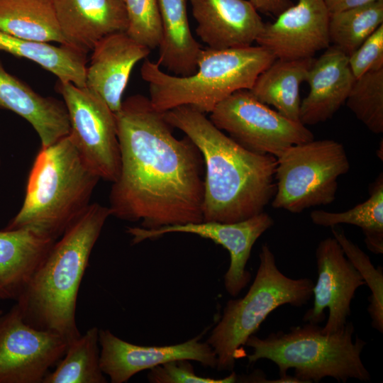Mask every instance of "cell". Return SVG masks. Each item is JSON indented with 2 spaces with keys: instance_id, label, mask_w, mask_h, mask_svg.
I'll list each match as a JSON object with an SVG mask.
<instances>
[{
  "instance_id": "1",
  "label": "cell",
  "mask_w": 383,
  "mask_h": 383,
  "mask_svg": "<svg viewBox=\"0 0 383 383\" xmlns=\"http://www.w3.org/2000/svg\"><path fill=\"white\" fill-rule=\"evenodd\" d=\"M115 117L121 167L111 216L150 230L202 222L205 167L196 145L175 138L164 112L143 95L123 101Z\"/></svg>"
},
{
  "instance_id": "2",
  "label": "cell",
  "mask_w": 383,
  "mask_h": 383,
  "mask_svg": "<svg viewBox=\"0 0 383 383\" xmlns=\"http://www.w3.org/2000/svg\"><path fill=\"white\" fill-rule=\"evenodd\" d=\"M164 116L204 158L203 221L236 223L264 211L276 192L274 156L243 148L192 106H180Z\"/></svg>"
},
{
  "instance_id": "3",
  "label": "cell",
  "mask_w": 383,
  "mask_h": 383,
  "mask_svg": "<svg viewBox=\"0 0 383 383\" xmlns=\"http://www.w3.org/2000/svg\"><path fill=\"white\" fill-rule=\"evenodd\" d=\"M110 209L90 204L56 240L16 301L24 321L59 334L68 343L80 336L76 322L78 292L91 251Z\"/></svg>"
},
{
  "instance_id": "4",
  "label": "cell",
  "mask_w": 383,
  "mask_h": 383,
  "mask_svg": "<svg viewBox=\"0 0 383 383\" xmlns=\"http://www.w3.org/2000/svg\"><path fill=\"white\" fill-rule=\"evenodd\" d=\"M100 179L69 135L41 147L29 172L23 204L4 229H30L57 240L89 207Z\"/></svg>"
},
{
  "instance_id": "5",
  "label": "cell",
  "mask_w": 383,
  "mask_h": 383,
  "mask_svg": "<svg viewBox=\"0 0 383 383\" xmlns=\"http://www.w3.org/2000/svg\"><path fill=\"white\" fill-rule=\"evenodd\" d=\"M275 60L270 51L260 45L223 50L206 48L201 53L196 71L189 76L169 74L148 59L144 61L140 74L148 84L149 99L156 110L166 112L189 106L206 114L235 91L250 90Z\"/></svg>"
},
{
  "instance_id": "6",
  "label": "cell",
  "mask_w": 383,
  "mask_h": 383,
  "mask_svg": "<svg viewBox=\"0 0 383 383\" xmlns=\"http://www.w3.org/2000/svg\"><path fill=\"white\" fill-rule=\"evenodd\" d=\"M354 333L352 322L333 334L323 333L318 324L306 322L265 338L253 334L245 345L252 349L248 363L270 360L277 366L279 377H287V371L294 369V377L300 383L319 382L327 377L343 383L349 379L370 382V374L361 360L367 343L357 335L353 340Z\"/></svg>"
},
{
  "instance_id": "7",
  "label": "cell",
  "mask_w": 383,
  "mask_h": 383,
  "mask_svg": "<svg viewBox=\"0 0 383 383\" xmlns=\"http://www.w3.org/2000/svg\"><path fill=\"white\" fill-rule=\"evenodd\" d=\"M259 260L249 290L243 297L226 304L221 319L206 340L216 355L218 371H233L235 360L241 357V346L275 309L284 304L301 307L313 296V282L284 274L266 243L262 245Z\"/></svg>"
},
{
  "instance_id": "8",
  "label": "cell",
  "mask_w": 383,
  "mask_h": 383,
  "mask_svg": "<svg viewBox=\"0 0 383 383\" xmlns=\"http://www.w3.org/2000/svg\"><path fill=\"white\" fill-rule=\"evenodd\" d=\"M350 170L343 145L331 139L292 145L277 157L272 206L292 213L331 204L338 178Z\"/></svg>"
},
{
  "instance_id": "9",
  "label": "cell",
  "mask_w": 383,
  "mask_h": 383,
  "mask_svg": "<svg viewBox=\"0 0 383 383\" xmlns=\"http://www.w3.org/2000/svg\"><path fill=\"white\" fill-rule=\"evenodd\" d=\"M209 119L243 148L276 158L289 147L314 139L300 121L271 109L248 89L236 91L220 102Z\"/></svg>"
},
{
  "instance_id": "10",
  "label": "cell",
  "mask_w": 383,
  "mask_h": 383,
  "mask_svg": "<svg viewBox=\"0 0 383 383\" xmlns=\"http://www.w3.org/2000/svg\"><path fill=\"white\" fill-rule=\"evenodd\" d=\"M57 89L69 117L68 135L79 155L101 179L113 183L121 167L115 113L87 87L58 82Z\"/></svg>"
},
{
  "instance_id": "11",
  "label": "cell",
  "mask_w": 383,
  "mask_h": 383,
  "mask_svg": "<svg viewBox=\"0 0 383 383\" xmlns=\"http://www.w3.org/2000/svg\"><path fill=\"white\" fill-rule=\"evenodd\" d=\"M67 341L27 323L16 304L0 316V383H43Z\"/></svg>"
},
{
  "instance_id": "12",
  "label": "cell",
  "mask_w": 383,
  "mask_h": 383,
  "mask_svg": "<svg viewBox=\"0 0 383 383\" xmlns=\"http://www.w3.org/2000/svg\"><path fill=\"white\" fill-rule=\"evenodd\" d=\"M273 225V218L263 211L236 223L202 221L153 230L140 226L127 227L126 233L131 237L133 244L156 239L167 233H185L210 239L221 245L230 255V265L224 275V287L231 296H236L251 279V274L246 270V265L252 246Z\"/></svg>"
},
{
  "instance_id": "13",
  "label": "cell",
  "mask_w": 383,
  "mask_h": 383,
  "mask_svg": "<svg viewBox=\"0 0 383 383\" xmlns=\"http://www.w3.org/2000/svg\"><path fill=\"white\" fill-rule=\"evenodd\" d=\"M316 260L318 278L313 288V304L306 311L303 321L319 325L325 320V310L328 309V318L322 331L333 334L344 328L355 292L365 282L334 237L318 243Z\"/></svg>"
},
{
  "instance_id": "14",
  "label": "cell",
  "mask_w": 383,
  "mask_h": 383,
  "mask_svg": "<svg viewBox=\"0 0 383 383\" xmlns=\"http://www.w3.org/2000/svg\"><path fill=\"white\" fill-rule=\"evenodd\" d=\"M205 332L176 345L145 346L126 342L108 329H99L101 368L112 383L126 382L139 372L181 359L216 369L217 357L213 348L201 341Z\"/></svg>"
},
{
  "instance_id": "15",
  "label": "cell",
  "mask_w": 383,
  "mask_h": 383,
  "mask_svg": "<svg viewBox=\"0 0 383 383\" xmlns=\"http://www.w3.org/2000/svg\"><path fill=\"white\" fill-rule=\"evenodd\" d=\"M329 18L323 0H298L274 22L264 23L255 42L276 59L313 57L330 46Z\"/></svg>"
},
{
  "instance_id": "16",
  "label": "cell",
  "mask_w": 383,
  "mask_h": 383,
  "mask_svg": "<svg viewBox=\"0 0 383 383\" xmlns=\"http://www.w3.org/2000/svg\"><path fill=\"white\" fill-rule=\"evenodd\" d=\"M150 50L126 31L104 36L91 50L85 87L99 96L116 113L121 106L133 68L138 62L146 58Z\"/></svg>"
},
{
  "instance_id": "17",
  "label": "cell",
  "mask_w": 383,
  "mask_h": 383,
  "mask_svg": "<svg viewBox=\"0 0 383 383\" xmlns=\"http://www.w3.org/2000/svg\"><path fill=\"white\" fill-rule=\"evenodd\" d=\"M196 33L207 48L223 50L252 45L263 28L258 12L247 0H189Z\"/></svg>"
},
{
  "instance_id": "18",
  "label": "cell",
  "mask_w": 383,
  "mask_h": 383,
  "mask_svg": "<svg viewBox=\"0 0 383 383\" xmlns=\"http://www.w3.org/2000/svg\"><path fill=\"white\" fill-rule=\"evenodd\" d=\"M348 58L339 48L330 45L314 59L305 79L309 92L300 104L299 121L302 124L306 126L326 122L345 103L355 80Z\"/></svg>"
},
{
  "instance_id": "19",
  "label": "cell",
  "mask_w": 383,
  "mask_h": 383,
  "mask_svg": "<svg viewBox=\"0 0 383 383\" xmlns=\"http://www.w3.org/2000/svg\"><path fill=\"white\" fill-rule=\"evenodd\" d=\"M61 33L69 45L88 54L104 36L126 31L121 0H53Z\"/></svg>"
},
{
  "instance_id": "20",
  "label": "cell",
  "mask_w": 383,
  "mask_h": 383,
  "mask_svg": "<svg viewBox=\"0 0 383 383\" xmlns=\"http://www.w3.org/2000/svg\"><path fill=\"white\" fill-rule=\"evenodd\" d=\"M0 109L11 111L26 120L39 135L41 147L49 146L70 133L64 102L38 94L8 72L1 61Z\"/></svg>"
},
{
  "instance_id": "21",
  "label": "cell",
  "mask_w": 383,
  "mask_h": 383,
  "mask_svg": "<svg viewBox=\"0 0 383 383\" xmlns=\"http://www.w3.org/2000/svg\"><path fill=\"white\" fill-rule=\"evenodd\" d=\"M55 241L26 228L0 231V299L18 300Z\"/></svg>"
},
{
  "instance_id": "22",
  "label": "cell",
  "mask_w": 383,
  "mask_h": 383,
  "mask_svg": "<svg viewBox=\"0 0 383 383\" xmlns=\"http://www.w3.org/2000/svg\"><path fill=\"white\" fill-rule=\"evenodd\" d=\"M162 34L157 64L177 76L194 74L203 50L189 23L187 0H157Z\"/></svg>"
},
{
  "instance_id": "23",
  "label": "cell",
  "mask_w": 383,
  "mask_h": 383,
  "mask_svg": "<svg viewBox=\"0 0 383 383\" xmlns=\"http://www.w3.org/2000/svg\"><path fill=\"white\" fill-rule=\"evenodd\" d=\"M313 61V57L276 59L257 77L249 91L258 101L274 106L284 117L299 121L300 86Z\"/></svg>"
},
{
  "instance_id": "24",
  "label": "cell",
  "mask_w": 383,
  "mask_h": 383,
  "mask_svg": "<svg viewBox=\"0 0 383 383\" xmlns=\"http://www.w3.org/2000/svg\"><path fill=\"white\" fill-rule=\"evenodd\" d=\"M0 51L33 61L57 77L59 82L85 87L87 54L69 45L55 46L0 31Z\"/></svg>"
},
{
  "instance_id": "25",
  "label": "cell",
  "mask_w": 383,
  "mask_h": 383,
  "mask_svg": "<svg viewBox=\"0 0 383 383\" xmlns=\"http://www.w3.org/2000/svg\"><path fill=\"white\" fill-rule=\"evenodd\" d=\"M0 31L22 39L66 45L53 0H0Z\"/></svg>"
},
{
  "instance_id": "26",
  "label": "cell",
  "mask_w": 383,
  "mask_h": 383,
  "mask_svg": "<svg viewBox=\"0 0 383 383\" xmlns=\"http://www.w3.org/2000/svg\"><path fill=\"white\" fill-rule=\"evenodd\" d=\"M370 196L365 201L343 212L314 210L311 221L320 226L332 227L346 223L361 228L367 248L372 253H383V174L369 187Z\"/></svg>"
},
{
  "instance_id": "27",
  "label": "cell",
  "mask_w": 383,
  "mask_h": 383,
  "mask_svg": "<svg viewBox=\"0 0 383 383\" xmlns=\"http://www.w3.org/2000/svg\"><path fill=\"white\" fill-rule=\"evenodd\" d=\"M99 328L92 327L68 344L63 357L43 383H105L101 365Z\"/></svg>"
},
{
  "instance_id": "28",
  "label": "cell",
  "mask_w": 383,
  "mask_h": 383,
  "mask_svg": "<svg viewBox=\"0 0 383 383\" xmlns=\"http://www.w3.org/2000/svg\"><path fill=\"white\" fill-rule=\"evenodd\" d=\"M382 24L383 1L330 13V42L350 56Z\"/></svg>"
},
{
  "instance_id": "29",
  "label": "cell",
  "mask_w": 383,
  "mask_h": 383,
  "mask_svg": "<svg viewBox=\"0 0 383 383\" xmlns=\"http://www.w3.org/2000/svg\"><path fill=\"white\" fill-rule=\"evenodd\" d=\"M345 104L355 117L375 134L383 133V69L355 79Z\"/></svg>"
},
{
  "instance_id": "30",
  "label": "cell",
  "mask_w": 383,
  "mask_h": 383,
  "mask_svg": "<svg viewBox=\"0 0 383 383\" xmlns=\"http://www.w3.org/2000/svg\"><path fill=\"white\" fill-rule=\"evenodd\" d=\"M333 237L341 246L345 255L362 277L371 291L367 311L372 326L383 332V268L374 267L370 257L345 235L343 230L331 227Z\"/></svg>"
},
{
  "instance_id": "31",
  "label": "cell",
  "mask_w": 383,
  "mask_h": 383,
  "mask_svg": "<svg viewBox=\"0 0 383 383\" xmlns=\"http://www.w3.org/2000/svg\"><path fill=\"white\" fill-rule=\"evenodd\" d=\"M127 34L150 50L159 46L162 28L157 0H124Z\"/></svg>"
},
{
  "instance_id": "32",
  "label": "cell",
  "mask_w": 383,
  "mask_h": 383,
  "mask_svg": "<svg viewBox=\"0 0 383 383\" xmlns=\"http://www.w3.org/2000/svg\"><path fill=\"white\" fill-rule=\"evenodd\" d=\"M191 360H176L155 366L148 374L151 383H233L237 382V374L232 372L223 378L201 377L196 374Z\"/></svg>"
},
{
  "instance_id": "33",
  "label": "cell",
  "mask_w": 383,
  "mask_h": 383,
  "mask_svg": "<svg viewBox=\"0 0 383 383\" xmlns=\"http://www.w3.org/2000/svg\"><path fill=\"white\" fill-rule=\"evenodd\" d=\"M355 79L383 69V24L379 26L348 58Z\"/></svg>"
},
{
  "instance_id": "34",
  "label": "cell",
  "mask_w": 383,
  "mask_h": 383,
  "mask_svg": "<svg viewBox=\"0 0 383 383\" xmlns=\"http://www.w3.org/2000/svg\"><path fill=\"white\" fill-rule=\"evenodd\" d=\"M257 12L278 16L292 6V0H248Z\"/></svg>"
},
{
  "instance_id": "35",
  "label": "cell",
  "mask_w": 383,
  "mask_h": 383,
  "mask_svg": "<svg viewBox=\"0 0 383 383\" xmlns=\"http://www.w3.org/2000/svg\"><path fill=\"white\" fill-rule=\"evenodd\" d=\"M376 1L383 0H323L330 13L340 12Z\"/></svg>"
},
{
  "instance_id": "36",
  "label": "cell",
  "mask_w": 383,
  "mask_h": 383,
  "mask_svg": "<svg viewBox=\"0 0 383 383\" xmlns=\"http://www.w3.org/2000/svg\"><path fill=\"white\" fill-rule=\"evenodd\" d=\"M382 150H383V145H382V140H381V145H379V148L377 150V156L379 159H381V160H382V157H383V153H382Z\"/></svg>"
},
{
  "instance_id": "37",
  "label": "cell",
  "mask_w": 383,
  "mask_h": 383,
  "mask_svg": "<svg viewBox=\"0 0 383 383\" xmlns=\"http://www.w3.org/2000/svg\"><path fill=\"white\" fill-rule=\"evenodd\" d=\"M3 313H4V311H3L1 309H0V316H1Z\"/></svg>"
},
{
  "instance_id": "38",
  "label": "cell",
  "mask_w": 383,
  "mask_h": 383,
  "mask_svg": "<svg viewBox=\"0 0 383 383\" xmlns=\"http://www.w3.org/2000/svg\"><path fill=\"white\" fill-rule=\"evenodd\" d=\"M0 166H1V159H0Z\"/></svg>"
},
{
  "instance_id": "39",
  "label": "cell",
  "mask_w": 383,
  "mask_h": 383,
  "mask_svg": "<svg viewBox=\"0 0 383 383\" xmlns=\"http://www.w3.org/2000/svg\"><path fill=\"white\" fill-rule=\"evenodd\" d=\"M121 1H123L124 0H121Z\"/></svg>"
}]
</instances>
